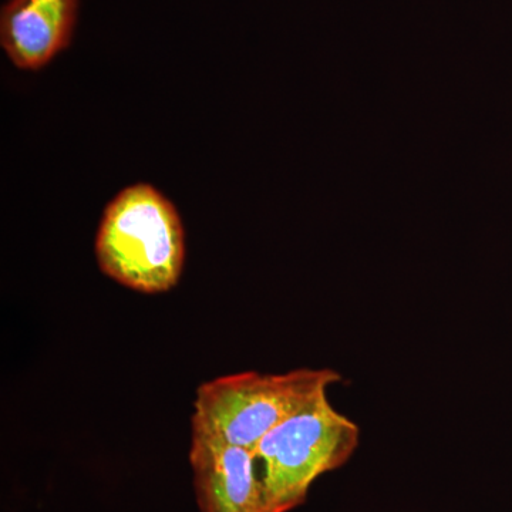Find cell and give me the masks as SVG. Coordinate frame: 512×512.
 <instances>
[{"instance_id":"cell-1","label":"cell","mask_w":512,"mask_h":512,"mask_svg":"<svg viewBox=\"0 0 512 512\" xmlns=\"http://www.w3.org/2000/svg\"><path fill=\"white\" fill-rule=\"evenodd\" d=\"M96 258L101 272L126 288L171 291L185 262L184 225L173 202L150 184L121 190L104 208Z\"/></svg>"},{"instance_id":"cell-2","label":"cell","mask_w":512,"mask_h":512,"mask_svg":"<svg viewBox=\"0 0 512 512\" xmlns=\"http://www.w3.org/2000/svg\"><path fill=\"white\" fill-rule=\"evenodd\" d=\"M359 441V426L332 406L328 394L269 431L252 451L266 512L305 503L311 485L345 466Z\"/></svg>"},{"instance_id":"cell-3","label":"cell","mask_w":512,"mask_h":512,"mask_svg":"<svg viewBox=\"0 0 512 512\" xmlns=\"http://www.w3.org/2000/svg\"><path fill=\"white\" fill-rule=\"evenodd\" d=\"M342 376L333 369H295L217 377L197 389L192 430L254 451L269 431L320 397Z\"/></svg>"},{"instance_id":"cell-4","label":"cell","mask_w":512,"mask_h":512,"mask_svg":"<svg viewBox=\"0 0 512 512\" xmlns=\"http://www.w3.org/2000/svg\"><path fill=\"white\" fill-rule=\"evenodd\" d=\"M190 464L201 512H266L252 451L192 430Z\"/></svg>"},{"instance_id":"cell-5","label":"cell","mask_w":512,"mask_h":512,"mask_svg":"<svg viewBox=\"0 0 512 512\" xmlns=\"http://www.w3.org/2000/svg\"><path fill=\"white\" fill-rule=\"evenodd\" d=\"M79 0H8L0 12V45L22 70H40L72 42Z\"/></svg>"}]
</instances>
